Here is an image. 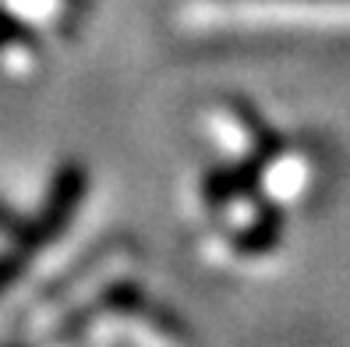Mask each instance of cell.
<instances>
[{"label": "cell", "instance_id": "obj_1", "mask_svg": "<svg viewBox=\"0 0 350 347\" xmlns=\"http://www.w3.org/2000/svg\"><path fill=\"white\" fill-rule=\"evenodd\" d=\"M205 22H286V25H350V0H198Z\"/></svg>", "mask_w": 350, "mask_h": 347}]
</instances>
